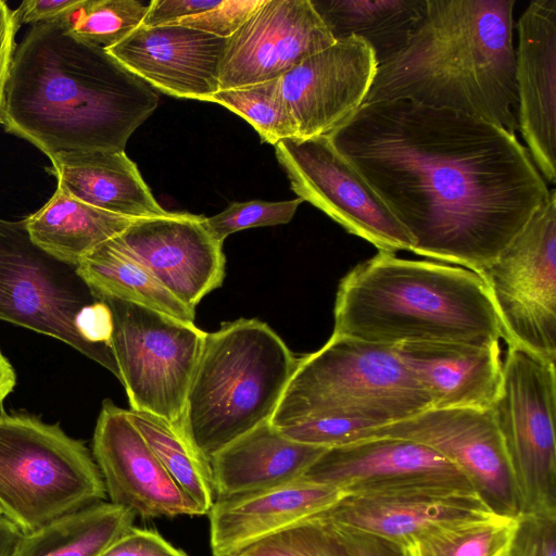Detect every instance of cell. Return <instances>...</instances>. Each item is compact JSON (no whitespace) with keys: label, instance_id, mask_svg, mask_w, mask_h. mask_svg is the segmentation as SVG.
<instances>
[{"label":"cell","instance_id":"cell-1","mask_svg":"<svg viewBox=\"0 0 556 556\" xmlns=\"http://www.w3.org/2000/svg\"><path fill=\"white\" fill-rule=\"evenodd\" d=\"M328 137L404 226L412 252L476 274L551 193L516 134L451 109L365 103Z\"/></svg>","mask_w":556,"mask_h":556},{"label":"cell","instance_id":"cell-2","mask_svg":"<svg viewBox=\"0 0 556 556\" xmlns=\"http://www.w3.org/2000/svg\"><path fill=\"white\" fill-rule=\"evenodd\" d=\"M157 104L155 90L106 49L51 20L30 25L15 47L0 124L51 162L125 151Z\"/></svg>","mask_w":556,"mask_h":556},{"label":"cell","instance_id":"cell-3","mask_svg":"<svg viewBox=\"0 0 556 556\" xmlns=\"http://www.w3.org/2000/svg\"><path fill=\"white\" fill-rule=\"evenodd\" d=\"M515 0H427L405 47L377 66L365 103L406 99L518 130Z\"/></svg>","mask_w":556,"mask_h":556},{"label":"cell","instance_id":"cell-4","mask_svg":"<svg viewBox=\"0 0 556 556\" xmlns=\"http://www.w3.org/2000/svg\"><path fill=\"white\" fill-rule=\"evenodd\" d=\"M336 334L400 345L412 342L500 344L497 316L478 274L460 267L378 253L340 281Z\"/></svg>","mask_w":556,"mask_h":556},{"label":"cell","instance_id":"cell-5","mask_svg":"<svg viewBox=\"0 0 556 556\" xmlns=\"http://www.w3.org/2000/svg\"><path fill=\"white\" fill-rule=\"evenodd\" d=\"M298 357L258 319L240 318L205 332L180 418V430L207 459L269 421Z\"/></svg>","mask_w":556,"mask_h":556},{"label":"cell","instance_id":"cell-6","mask_svg":"<svg viewBox=\"0 0 556 556\" xmlns=\"http://www.w3.org/2000/svg\"><path fill=\"white\" fill-rule=\"evenodd\" d=\"M432 408L430 395L391 345L332 333L298 358L270 424L282 428L321 417L386 426Z\"/></svg>","mask_w":556,"mask_h":556},{"label":"cell","instance_id":"cell-7","mask_svg":"<svg viewBox=\"0 0 556 556\" xmlns=\"http://www.w3.org/2000/svg\"><path fill=\"white\" fill-rule=\"evenodd\" d=\"M105 497L102 476L84 442L58 424L0 414V508L23 533Z\"/></svg>","mask_w":556,"mask_h":556},{"label":"cell","instance_id":"cell-8","mask_svg":"<svg viewBox=\"0 0 556 556\" xmlns=\"http://www.w3.org/2000/svg\"><path fill=\"white\" fill-rule=\"evenodd\" d=\"M555 362L508 345L491 407L508 457L518 515L556 516Z\"/></svg>","mask_w":556,"mask_h":556},{"label":"cell","instance_id":"cell-9","mask_svg":"<svg viewBox=\"0 0 556 556\" xmlns=\"http://www.w3.org/2000/svg\"><path fill=\"white\" fill-rule=\"evenodd\" d=\"M110 308V348L130 409L165 419L180 418L205 332L146 306L99 296Z\"/></svg>","mask_w":556,"mask_h":556},{"label":"cell","instance_id":"cell-10","mask_svg":"<svg viewBox=\"0 0 556 556\" xmlns=\"http://www.w3.org/2000/svg\"><path fill=\"white\" fill-rule=\"evenodd\" d=\"M97 300L76 267L31 240L24 219L0 218V320L55 338L119 380L114 355L86 342L75 327L77 313Z\"/></svg>","mask_w":556,"mask_h":556},{"label":"cell","instance_id":"cell-11","mask_svg":"<svg viewBox=\"0 0 556 556\" xmlns=\"http://www.w3.org/2000/svg\"><path fill=\"white\" fill-rule=\"evenodd\" d=\"M482 279L507 345L556 361V191L486 267Z\"/></svg>","mask_w":556,"mask_h":556},{"label":"cell","instance_id":"cell-12","mask_svg":"<svg viewBox=\"0 0 556 556\" xmlns=\"http://www.w3.org/2000/svg\"><path fill=\"white\" fill-rule=\"evenodd\" d=\"M275 153L298 198L378 251H412L404 226L328 136L285 139Z\"/></svg>","mask_w":556,"mask_h":556},{"label":"cell","instance_id":"cell-13","mask_svg":"<svg viewBox=\"0 0 556 556\" xmlns=\"http://www.w3.org/2000/svg\"><path fill=\"white\" fill-rule=\"evenodd\" d=\"M370 438H397L430 447L454 463L494 511L518 516L513 472L491 408H430L368 429L357 441Z\"/></svg>","mask_w":556,"mask_h":556},{"label":"cell","instance_id":"cell-14","mask_svg":"<svg viewBox=\"0 0 556 556\" xmlns=\"http://www.w3.org/2000/svg\"><path fill=\"white\" fill-rule=\"evenodd\" d=\"M497 514L471 485L429 482L346 493L313 519L397 545L434 526Z\"/></svg>","mask_w":556,"mask_h":556},{"label":"cell","instance_id":"cell-15","mask_svg":"<svg viewBox=\"0 0 556 556\" xmlns=\"http://www.w3.org/2000/svg\"><path fill=\"white\" fill-rule=\"evenodd\" d=\"M334 42L311 0H265L226 39L219 89L280 78Z\"/></svg>","mask_w":556,"mask_h":556},{"label":"cell","instance_id":"cell-16","mask_svg":"<svg viewBox=\"0 0 556 556\" xmlns=\"http://www.w3.org/2000/svg\"><path fill=\"white\" fill-rule=\"evenodd\" d=\"M203 219L201 215L172 212L139 218L111 242L195 311L225 277L223 243L207 232Z\"/></svg>","mask_w":556,"mask_h":556},{"label":"cell","instance_id":"cell-17","mask_svg":"<svg viewBox=\"0 0 556 556\" xmlns=\"http://www.w3.org/2000/svg\"><path fill=\"white\" fill-rule=\"evenodd\" d=\"M92 456L110 502L136 517L201 515L131 422L127 409L111 400L103 401L97 419Z\"/></svg>","mask_w":556,"mask_h":556},{"label":"cell","instance_id":"cell-18","mask_svg":"<svg viewBox=\"0 0 556 556\" xmlns=\"http://www.w3.org/2000/svg\"><path fill=\"white\" fill-rule=\"evenodd\" d=\"M371 48L358 37L337 40L280 77L299 138L329 136L364 103L377 71Z\"/></svg>","mask_w":556,"mask_h":556},{"label":"cell","instance_id":"cell-19","mask_svg":"<svg viewBox=\"0 0 556 556\" xmlns=\"http://www.w3.org/2000/svg\"><path fill=\"white\" fill-rule=\"evenodd\" d=\"M518 129L547 184L556 182V0L531 2L517 22Z\"/></svg>","mask_w":556,"mask_h":556},{"label":"cell","instance_id":"cell-20","mask_svg":"<svg viewBox=\"0 0 556 556\" xmlns=\"http://www.w3.org/2000/svg\"><path fill=\"white\" fill-rule=\"evenodd\" d=\"M225 45V38L186 26H140L108 51L153 89L206 101L219 90Z\"/></svg>","mask_w":556,"mask_h":556},{"label":"cell","instance_id":"cell-21","mask_svg":"<svg viewBox=\"0 0 556 556\" xmlns=\"http://www.w3.org/2000/svg\"><path fill=\"white\" fill-rule=\"evenodd\" d=\"M302 479L344 494L429 482L471 484L438 452L397 438H370L327 448Z\"/></svg>","mask_w":556,"mask_h":556},{"label":"cell","instance_id":"cell-22","mask_svg":"<svg viewBox=\"0 0 556 556\" xmlns=\"http://www.w3.org/2000/svg\"><path fill=\"white\" fill-rule=\"evenodd\" d=\"M344 493L302 478L249 493L215 498L210 511L213 556H236L331 507Z\"/></svg>","mask_w":556,"mask_h":556},{"label":"cell","instance_id":"cell-23","mask_svg":"<svg viewBox=\"0 0 556 556\" xmlns=\"http://www.w3.org/2000/svg\"><path fill=\"white\" fill-rule=\"evenodd\" d=\"M394 348L430 395L432 408L493 406L503 379L500 344L412 342Z\"/></svg>","mask_w":556,"mask_h":556},{"label":"cell","instance_id":"cell-24","mask_svg":"<svg viewBox=\"0 0 556 556\" xmlns=\"http://www.w3.org/2000/svg\"><path fill=\"white\" fill-rule=\"evenodd\" d=\"M326 450L292 441L265 421L210 458L215 498L300 479Z\"/></svg>","mask_w":556,"mask_h":556},{"label":"cell","instance_id":"cell-25","mask_svg":"<svg viewBox=\"0 0 556 556\" xmlns=\"http://www.w3.org/2000/svg\"><path fill=\"white\" fill-rule=\"evenodd\" d=\"M46 170L55 177L56 188L99 210L135 219L169 213L156 202L125 151L64 155Z\"/></svg>","mask_w":556,"mask_h":556},{"label":"cell","instance_id":"cell-26","mask_svg":"<svg viewBox=\"0 0 556 556\" xmlns=\"http://www.w3.org/2000/svg\"><path fill=\"white\" fill-rule=\"evenodd\" d=\"M24 220L39 248L60 262L77 267L136 219L99 210L56 188L48 202Z\"/></svg>","mask_w":556,"mask_h":556},{"label":"cell","instance_id":"cell-27","mask_svg":"<svg viewBox=\"0 0 556 556\" xmlns=\"http://www.w3.org/2000/svg\"><path fill=\"white\" fill-rule=\"evenodd\" d=\"M333 39H363L377 65L407 43L421 20L427 0H311Z\"/></svg>","mask_w":556,"mask_h":556},{"label":"cell","instance_id":"cell-28","mask_svg":"<svg viewBox=\"0 0 556 556\" xmlns=\"http://www.w3.org/2000/svg\"><path fill=\"white\" fill-rule=\"evenodd\" d=\"M135 518L122 506L100 502L24 533L12 556H100Z\"/></svg>","mask_w":556,"mask_h":556},{"label":"cell","instance_id":"cell-29","mask_svg":"<svg viewBox=\"0 0 556 556\" xmlns=\"http://www.w3.org/2000/svg\"><path fill=\"white\" fill-rule=\"evenodd\" d=\"M76 271L96 298L113 296L194 324L195 311L184 305L111 240L81 261Z\"/></svg>","mask_w":556,"mask_h":556},{"label":"cell","instance_id":"cell-30","mask_svg":"<svg viewBox=\"0 0 556 556\" xmlns=\"http://www.w3.org/2000/svg\"><path fill=\"white\" fill-rule=\"evenodd\" d=\"M127 415L166 471L195 504L208 514L215 493L210 462L191 444L181 430L165 419L129 409Z\"/></svg>","mask_w":556,"mask_h":556},{"label":"cell","instance_id":"cell-31","mask_svg":"<svg viewBox=\"0 0 556 556\" xmlns=\"http://www.w3.org/2000/svg\"><path fill=\"white\" fill-rule=\"evenodd\" d=\"M517 525V516L446 522L410 536L402 556H505Z\"/></svg>","mask_w":556,"mask_h":556},{"label":"cell","instance_id":"cell-32","mask_svg":"<svg viewBox=\"0 0 556 556\" xmlns=\"http://www.w3.org/2000/svg\"><path fill=\"white\" fill-rule=\"evenodd\" d=\"M243 117L263 142L276 144L299 138L295 121L287 105L280 78L254 85L219 89L206 99Z\"/></svg>","mask_w":556,"mask_h":556},{"label":"cell","instance_id":"cell-33","mask_svg":"<svg viewBox=\"0 0 556 556\" xmlns=\"http://www.w3.org/2000/svg\"><path fill=\"white\" fill-rule=\"evenodd\" d=\"M149 7L150 1L83 0L77 22L70 31L108 50L142 25Z\"/></svg>","mask_w":556,"mask_h":556},{"label":"cell","instance_id":"cell-34","mask_svg":"<svg viewBox=\"0 0 556 556\" xmlns=\"http://www.w3.org/2000/svg\"><path fill=\"white\" fill-rule=\"evenodd\" d=\"M250 556H350L325 525L306 519L249 547Z\"/></svg>","mask_w":556,"mask_h":556},{"label":"cell","instance_id":"cell-35","mask_svg":"<svg viewBox=\"0 0 556 556\" xmlns=\"http://www.w3.org/2000/svg\"><path fill=\"white\" fill-rule=\"evenodd\" d=\"M302 202L300 198L278 202H233L223 212L204 217L203 225L216 241L223 243L229 235L243 229L289 223Z\"/></svg>","mask_w":556,"mask_h":556},{"label":"cell","instance_id":"cell-36","mask_svg":"<svg viewBox=\"0 0 556 556\" xmlns=\"http://www.w3.org/2000/svg\"><path fill=\"white\" fill-rule=\"evenodd\" d=\"M372 428L374 425L364 420L321 417L278 429L292 441L330 448L355 442L362 432Z\"/></svg>","mask_w":556,"mask_h":556},{"label":"cell","instance_id":"cell-37","mask_svg":"<svg viewBox=\"0 0 556 556\" xmlns=\"http://www.w3.org/2000/svg\"><path fill=\"white\" fill-rule=\"evenodd\" d=\"M505 556H556V516L518 515Z\"/></svg>","mask_w":556,"mask_h":556},{"label":"cell","instance_id":"cell-38","mask_svg":"<svg viewBox=\"0 0 556 556\" xmlns=\"http://www.w3.org/2000/svg\"><path fill=\"white\" fill-rule=\"evenodd\" d=\"M265 0H222L218 5L172 25L198 29L219 38L230 37Z\"/></svg>","mask_w":556,"mask_h":556},{"label":"cell","instance_id":"cell-39","mask_svg":"<svg viewBox=\"0 0 556 556\" xmlns=\"http://www.w3.org/2000/svg\"><path fill=\"white\" fill-rule=\"evenodd\" d=\"M100 556H187L153 530L132 527Z\"/></svg>","mask_w":556,"mask_h":556},{"label":"cell","instance_id":"cell-40","mask_svg":"<svg viewBox=\"0 0 556 556\" xmlns=\"http://www.w3.org/2000/svg\"><path fill=\"white\" fill-rule=\"evenodd\" d=\"M75 327L86 342L112 353V316L103 301L97 300L84 306L75 317Z\"/></svg>","mask_w":556,"mask_h":556},{"label":"cell","instance_id":"cell-41","mask_svg":"<svg viewBox=\"0 0 556 556\" xmlns=\"http://www.w3.org/2000/svg\"><path fill=\"white\" fill-rule=\"evenodd\" d=\"M222 0H152L141 26L172 25L215 8Z\"/></svg>","mask_w":556,"mask_h":556},{"label":"cell","instance_id":"cell-42","mask_svg":"<svg viewBox=\"0 0 556 556\" xmlns=\"http://www.w3.org/2000/svg\"><path fill=\"white\" fill-rule=\"evenodd\" d=\"M323 525L333 532L350 556H402L401 547L386 539L334 525Z\"/></svg>","mask_w":556,"mask_h":556},{"label":"cell","instance_id":"cell-43","mask_svg":"<svg viewBox=\"0 0 556 556\" xmlns=\"http://www.w3.org/2000/svg\"><path fill=\"white\" fill-rule=\"evenodd\" d=\"M16 11L0 0V123L4 105L11 63L15 51V35L20 27Z\"/></svg>","mask_w":556,"mask_h":556},{"label":"cell","instance_id":"cell-44","mask_svg":"<svg viewBox=\"0 0 556 556\" xmlns=\"http://www.w3.org/2000/svg\"><path fill=\"white\" fill-rule=\"evenodd\" d=\"M77 0H25L15 10L20 25L36 24L59 17Z\"/></svg>","mask_w":556,"mask_h":556},{"label":"cell","instance_id":"cell-45","mask_svg":"<svg viewBox=\"0 0 556 556\" xmlns=\"http://www.w3.org/2000/svg\"><path fill=\"white\" fill-rule=\"evenodd\" d=\"M23 532L5 517H0V556H12Z\"/></svg>","mask_w":556,"mask_h":556},{"label":"cell","instance_id":"cell-46","mask_svg":"<svg viewBox=\"0 0 556 556\" xmlns=\"http://www.w3.org/2000/svg\"><path fill=\"white\" fill-rule=\"evenodd\" d=\"M16 383V376L10 362L0 352V404Z\"/></svg>","mask_w":556,"mask_h":556},{"label":"cell","instance_id":"cell-47","mask_svg":"<svg viewBox=\"0 0 556 556\" xmlns=\"http://www.w3.org/2000/svg\"><path fill=\"white\" fill-rule=\"evenodd\" d=\"M236 556H250V555H248V554H245V553H241V554H238V555H236Z\"/></svg>","mask_w":556,"mask_h":556},{"label":"cell","instance_id":"cell-48","mask_svg":"<svg viewBox=\"0 0 556 556\" xmlns=\"http://www.w3.org/2000/svg\"><path fill=\"white\" fill-rule=\"evenodd\" d=\"M0 517H4V516H3V511H2V509H1V508H0Z\"/></svg>","mask_w":556,"mask_h":556}]
</instances>
